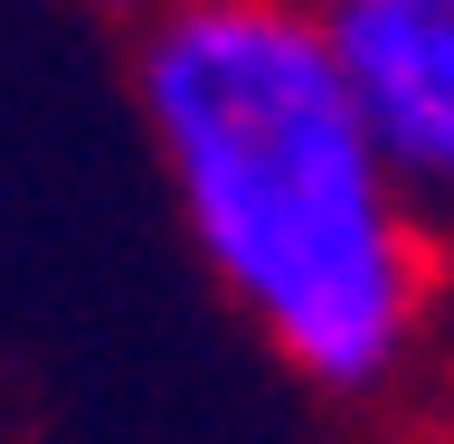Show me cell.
<instances>
[{
    "label": "cell",
    "mask_w": 454,
    "mask_h": 444,
    "mask_svg": "<svg viewBox=\"0 0 454 444\" xmlns=\"http://www.w3.org/2000/svg\"><path fill=\"white\" fill-rule=\"evenodd\" d=\"M133 123L180 246L255 350L332 407H388L445 322V237L397 190L312 0L133 19Z\"/></svg>",
    "instance_id": "obj_1"
},
{
    "label": "cell",
    "mask_w": 454,
    "mask_h": 444,
    "mask_svg": "<svg viewBox=\"0 0 454 444\" xmlns=\"http://www.w3.org/2000/svg\"><path fill=\"white\" fill-rule=\"evenodd\" d=\"M369 142L454 246V0H312Z\"/></svg>",
    "instance_id": "obj_2"
},
{
    "label": "cell",
    "mask_w": 454,
    "mask_h": 444,
    "mask_svg": "<svg viewBox=\"0 0 454 444\" xmlns=\"http://www.w3.org/2000/svg\"><path fill=\"white\" fill-rule=\"evenodd\" d=\"M105 10H123V19H152V10H161V0H105Z\"/></svg>",
    "instance_id": "obj_3"
}]
</instances>
